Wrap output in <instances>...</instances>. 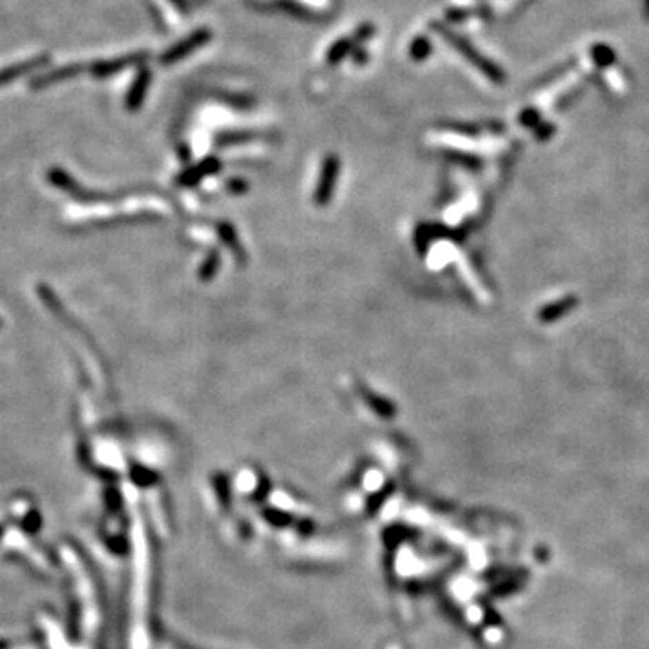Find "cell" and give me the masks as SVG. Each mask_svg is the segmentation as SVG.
<instances>
[{
    "label": "cell",
    "mask_w": 649,
    "mask_h": 649,
    "mask_svg": "<svg viewBox=\"0 0 649 649\" xmlns=\"http://www.w3.org/2000/svg\"><path fill=\"white\" fill-rule=\"evenodd\" d=\"M211 40V31L208 28H199L197 31H193L192 34H188L186 38H183L181 42H177L175 46H172L170 49L161 54L159 61L163 66H173V63H177V61L184 60L188 54H192L195 52L197 49H201L204 47L206 43Z\"/></svg>",
    "instance_id": "cell-1"
},
{
    "label": "cell",
    "mask_w": 649,
    "mask_h": 649,
    "mask_svg": "<svg viewBox=\"0 0 649 649\" xmlns=\"http://www.w3.org/2000/svg\"><path fill=\"white\" fill-rule=\"evenodd\" d=\"M433 28H435V31H437V33L440 34V37L444 38V40H448V42L451 43V46H453L455 49H457V51L462 52V54L467 58V60L472 61L475 66L480 67V69L483 70V72H486L487 76H490V78H498V69H496V67L492 66V63H489V61H487L486 58H481L480 54H478L477 49H475V47H472L471 43L467 42L466 38L458 37L457 33H453V31H449V29H446L444 26H442V23H437V22H435V23H433Z\"/></svg>",
    "instance_id": "cell-2"
},
{
    "label": "cell",
    "mask_w": 649,
    "mask_h": 649,
    "mask_svg": "<svg viewBox=\"0 0 649 649\" xmlns=\"http://www.w3.org/2000/svg\"><path fill=\"white\" fill-rule=\"evenodd\" d=\"M146 58H148V52H132V54H125V57L114 58V60H99L94 61L89 66V72L94 76V78H110L114 74H119L121 70H125L126 67L132 66H141V63H145Z\"/></svg>",
    "instance_id": "cell-3"
},
{
    "label": "cell",
    "mask_w": 649,
    "mask_h": 649,
    "mask_svg": "<svg viewBox=\"0 0 649 649\" xmlns=\"http://www.w3.org/2000/svg\"><path fill=\"white\" fill-rule=\"evenodd\" d=\"M87 70H89V66H85V63H67V66H61L58 67V69H52L49 70V72H43V74L33 78L31 87H33V89H43L47 85L57 83V81L76 78V76L83 74Z\"/></svg>",
    "instance_id": "cell-4"
},
{
    "label": "cell",
    "mask_w": 649,
    "mask_h": 649,
    "mask_svg": "<svg viewBox=\"0 0 649 649\" xmlns=\"http://www.w3.org/2000/svg\"><path fill=\"white\" fill-rule=\"evenodd\" d=\"M47 63H49V54H38V57L23 60L20 61V63H13V66L4 67V69H0V87L10 83V81L13 80H19V78L29 74V72L42 69Z\"/></svg>",
    "instance_id": "cell-5"
},
{
    "label": "cell",
    "mask_w": 649,
    "mask_h": 649,
    "mask_svg": "<svg viewBox=\"0 0 649 649\" xmlns=\"http://www.w3.org/2000/svg\"><path fill=\"white\" fill-rule=\"evenodd\" d=\"M150 81H152V70L148 67H141L137 76L132 81L128 94H126V107L130 110H136L143 105L146 92H148Z\"/></svg>",
    "instance_id": "cell-6"
},
{
    "label": "cell",
    "mask_w": 649,
    "mask_h": 649,
    "mask_svg": "<svg viewBox=\"0 0 649 649\" xmlns=\"http://www.w3.org/2000/svg\"><path fill=\"white\" fill-rule=\"evenodd\" d=\"M354 38H339L337 42L332 43L327 51V63L328 66H337L339 61L345 60L352 51H354Z\"/></svg>",
    "instance_id": "cell-7"
},
{
    "label": "cell",
    "mask_w": 649,
    "mask_h": 649,
    "mask_svg": "<svg viewBox=\"0 0 649 649\" xmlns=\"http://www.w3.org/2000/svg\"><path fill=\"white\" fill-rule=\"evenodd\" d=\"M274 6L278 8V10L287 11V13L294 14V17H298V19H305V20H314V19H316L312 11L308 10L307 6L299 4L298 0H276Z\"/></svg>",
    "instance_id": "cell-8"
},
{
    "label": "cell",
    "mask_w": 649,
    "mask_h": 649,
    "mask_svg": "<svg viewBox=\"0 0 649 649\" xmlns=\"http://www.w3.org/2000/svg\"><path fill=\"white\" fill-rule=\"evenodd\" d=\"M433 51V46L426 37H417L413 38V42L410 46V57L415 61H424L426 58L430 57Z\"/></svg>",
    "instance_id": "cell-9"
},
{
    "label": "cell",
    "mask_w": 649,
    "mask_h": 649,
    "mask_svg": "<svg viewBox=\"0 0 649 649\" xmlns=\"http://www.w3.org/2000/svg\"><path fill=\"white\" fill-rule=\"evenodd\" d=\"M374 33H375L374 26H370V23H363V26L357 28V31H355V34L352 38H354L355 43H363L365 40H368L370 37H374Z\"/></svg>",
    "instance_id": "cell-10"
},
{
    "label": "cell",
    "mask_w": 649,
    "mask_h": 649,
    "mask_svg": "<svg viewBox=\"0 0 649 649\" xmlns=\"http://www.w3.org/2000/svg\"><path fill=\"white\" fill-rule=\"evenodd\" d=\"M366 58H368V52L365 49H361V51H354V61L355 63H365Z\"/></svg>",
    "instance_id": "cell-11"
},
{
    "label": "cell",
    "mask_w": 649,
    "mask_h": 649,
    "mask_svg": "<svg viewBox=\"0 0 649 649\" xmlns=\"http://www.w3.org/2000/svg\"><path fill=\"white\" fill-rule=\"evenodd\" d=\"M170 2H172L173 6H177L179 10L181 11H186L188 10V0H170Z\"/></svg>",
    "instance_id": "cell-12"
}]
</instances>
